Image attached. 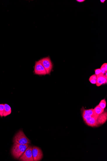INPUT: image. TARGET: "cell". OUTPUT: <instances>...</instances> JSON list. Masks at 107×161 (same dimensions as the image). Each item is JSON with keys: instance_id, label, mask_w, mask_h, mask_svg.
I'll use <instances>...</instances> for the list:
<instances>
[{"instance_id": "obj_3", "label": "cell", "mask_w": 107, "mask_h": 161, "mask_svg": "<svg viewBox=\"0 0 107 161\" xmlns=\"http://www.w3.org/2000/svg\"><path fill=\"white\" fill-rule=\"evenodd\" d=\"M46 70L47 74H49L52 70L53 64L49 57L42 58L38 61Z\"/></svg>"}, {"instance_id": "obj_4", "label": "cell", "mask_w": 107, "mask_h": 161, "mask_svg": "<svg viewBox=\"0 0 107 161\" xmlns=\"http://www.w3.org/2000/svg\"><path fill=\"white\" fill-rule=\"evenodd\" d=\"M32 147L29 145L22 155L19 158L20 161H34L32 155Z\"/></svg>"}, {"instance_id": "obj_2", "label": "cell", "mask_w": 107, "mask_h": 161, "mask_svg": "<svg viewBox=\"0 0 107 161\" xmlns=\"http://www.w3.org/2000/svg\"><path fill=\"white\" fill-rule=\"evenodd\" d=\"M13 142L19 144H30L31 141L25 136L23 131L20 130L15 134L13 139Z\"/></svg>"}, {"instance_id": "obj_14", "label": "cell", "mask_w": 107, "mask_h": 161, "mask_svg": "<svg viewBox=\"0 0 107 161\" xmlns=\"http://www.w3.org/2000/svg\"><path fill=\"white\" fill-rule=\"evenodd\" d=\"M4 110V104H0V117H3Z\"/></svg>"}, {"instance_id": "obj_10", "label": "cell", "mask_w": 107, "mask_h": 161, "mask_svg": "<svg viewBox=\"0 0 107 161\" xmlns=\"http://www.w3.org/2000/svg\"><path fill=\"white\" fill-rule=\"evenodd\" d=\"M4 104V110L3 113V116L6 117L11 114L12 112L11 108L10 106L6 104Z\"/></svg>"}, {"instance_id": "obj_9", "label": "cell", "mask_w": 107, "mask_h": 161, "mask_svg": "<svg viewBox=\"0 0 107 161\" xmlns=\"http://www.w3.org/2000/svg\"><path fill=\"white\" fill-rule=\"evenodd\" d=\"M107 120V112H104L102 113L99 115L97 118V121L99 125L104 124L106 122Z\"/></svg>"}, {"instance_id": "obj_7", "label": "cell", "mask_w": 107, "mask_h": 161, "mask_svg": "<svg viewBox=\"0 0 107 161\" xmlns=\"http://www.w3.org/2000/svg\"><path fill=\"white\" fill-rule=\"evenodd\" d=\"M98 117H90L84 120L85 123L89 126L92 127L99 126L97 121V118Z\"/></svg>"}, {"instance_id": "obj_12", "label": "cell", "mask_w": 107, "mask_h": 161, "mask_svg": "<svg viewBox=\"0 0 107 161\" xmlns=\"http://www.w3.org/2000/svg\"><path fill=\"white\" fill-rule=\"evenodd\" d=\"M94 110L95 114L99 116L104 111V109H102L98 105L94 108Z\"/></svg>"}, {"instance_id": "obj_5", "label": "cell", "mask_w": 107, "mask_h": 161, "mask_svg": "<svg viewBox=\"0 0 107 161\" xmlns=\"http://www.w3.org/2000/svg\"><path fill=\"white\" fill-rule=\"evenodd\" d=\"M32 155L34 161H40L43 159V155L42 150L37 146L32 147Z\"/></svg>"}, {"instance_id": "obj_8", "label": "cell", "mask_w": 107, "mask_h": 161, "mask_svg": "<svg viewBox=\"0 0 107 161\" xmlns=\"http://www.w3.org/2000/svg\"><path fill=\"white\" fill-rule=\"evenodd\" d=\"M107 79V77L102 73L97 75V86L99 87L103 84L106 83Z\"/></svg>"}, {"instance_id": "obj_1", "label": "cell", "mask_w": 107, "mask_h": 161, "mask_svg": "<svg viewBox=\"0 0 107 161\" xmlns=\"http://www.w3.org/2000/svg\"><path fill=\"white\" fill-rule=\"evenodd\" d=\"M29 145V144H19L14 143L13 145L11 153L12 156L16 160H18L24 153Z\"/></svg>"}, {"instance_id": "obj_16", "label": "cell", "mask_w": 107, "mask_h": 161, "mask_svg": "<svg viewBox=\"0 0 107 161\" xmlns=\"http://www.w3.org/2000/svg\"><path fill=\"white\" fill-rule=\"evenodd\" d=\"M89 81L90 83L92 84H96L97 80H94L93 79L90 78Z\"/></svg>"}, {"instance_id": "obj_6", "label": "cell", "mask_w": 107, "mask_h": 161, "mask_svg": "<svg viewBox=\"0 0 107 161\" xmlns=\"http://www.w3.org/2000/svg\"><path fill=\"white\" fill-rule=\"evenodd\" d=\"M35 74L38 75H45L47 74L46 70L38 61L36 62L34 67Z\"/></svg>"}, {"instance_id": "obj_17", "label": "cell", "mask_w": 107, "mask_h": 161, "mask_svg": "<svg viewBox=\"0 0 107 161\" xmlns=\"http://www.w3.org/2000/svg\"><path fill=\"white\" fill-rule=\"evenodd\" d=\"M85 1H84V0H77V2H82Z\"/></svg>"}, {"instance_id": "obj_15", "label": "cell", "mask_w": 107, "mask_h": 161, "mask_svg": "<svg viewBox=\"0 0 107 161\" xmlns=\"http://www.w3.org/2000/svg\"><path fill=\"white\" fill-rule=\"evenodd\" d=\"M102 73V71L100 68L97 69L95 70V74L97 76Z\"/></svg>"}, {"instance_id": "obj_11", "label": "cell", "mask_w": 107, "mask_h": 161, "mask_svg": "<svg viewBox=\"0 0 107 161\" xmlns=\"http://www.w3.org/2000/svg\"><path fill=\"white\" fill-rule=\"evenodd\" d=\"M83 112L92 117L98 116L97 115L95 114L94 109H93L84 110Z\"/></svg>"}, {"instance_id": "obj_13", "label": "cell", "mask_w": 107, "mask_h": 161, "mask_svg": "<svg viewBox=\"0 0 107 161\" xmlns=\"http://www.w3.org/2000/svg\"><path fill=\"white\" fill-rule=\"evenodd\" d=\"M106 102L105 99L101 101L99 105V106L102 109H105L106 107Z\"/></svg>"}, {"instance_id": "obj_18", "label": "cell", "mask_w": 107, "mask_h": 161, "mask_svg": "<svg viewBox=\"0 0 107 161\" xmlns=\"http://www.w3.org/2000/svg\"><path fill=\"white\" fill-rule=\"evenodd\" d=\"M105 1V0H101V1H101L102 3H104Z\"/></svg>"}]
</instances>
